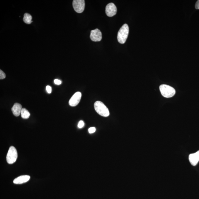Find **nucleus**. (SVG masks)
<instances>
[{
	"label": "nucleus",
	"mask_w": 199,
	"mask_h": 199,
	"mask_svg": "<svg viewBox=\"0 0 199 199\" xmlns=\"http://www.w3.org/2000/svg\"><path fill=\"white\" fill-rule=\"evenodd\" d=\"M129 28L127 24H124L120 28L118 33L117 39L118 42L120 44L125 43L128 38Z\"/></svg>",
	"instance_id": "nucleus-1"
},
{
	"label": "nucleus",
	"mask_w": 199,
	"mask_h": 199,
	"mask_svg": "<svg viewBox=\"0 0 199 199\" xmlns=\"http://www.w3.org/2000/svg\"><path fill=\"white\" fill-rule=\"evenodd\" d=\"M94 109L97 113L104 117H108L110 115L108 108L103 103L100 101H97L94 103Z\"/></svg>",
	"instance_id": "nucleus-2"
},
{
	"label": "nucleus",
	"mask_w": 199,
	"mask_h": 199,
	"mask_svg": "<svg viewBox=\"0 0 199 199\" xmlns=\"http://www.w3.org/2000/svg\"><path fill=\"white\" fill-rule=\"evenodd\" d=\"M159 88L161 95L166 98H170L175 95V90L170 86L162 84L160 86Z\"/></svg>",
	"instance_id": "nucleus-3"
},
{
	"label": "nucleus",
	"mask_w": 199,
	"mask_h": 199,
	"mask_svg": "<svg viewBox=\"0 0 199 199\" xmlns=\"http://www.w3.org/2000/svg\"><path fill=\"white\" fill-rule=\"evenodd\" d=\"M18 158V152L16 149L11 146L8 149L7 154L6 160L9 164H12L16 162Z\"/></svg>",
	"instance_id": "nucleus-4"
},
{
	"label": "nucleus",
	"mask_w": 199,
	"mask_h": 199,
	"mask_svg": "<svg viewBox=\"0 0 199 199\" xmlns=\"http://www.w3.org/2000/svg\"><path fill=\"white\" fill-rule=\"evenodd\" d=\"M73 6L74 11L78 13H81L85 8V1L84 0H74L73 1Z\"/></svg>",
	"instance_id": "nucleus-5"
},
{
	"label": "nucleus",
	"mask_w": 199,
	"mask_h": 199,
	"mask_svg": "<svg viewBox=\"0 0 199 199\" xmlns=\"http://www.w3.org/2000/svg\"><path fill=\"white\" fill-rule=\"evenodd\" d=\"M117 12V7L113 3L108 4L106 6V13L107 16H113L116 14Z\"/></svg>",
	"instance_id": "nucleus-6"
},
{
	"label": "nucleus",
	"mask_w": 199,
	"mask_h": 199,
	"mask_svg": "<svg viewBox=\"0 0 199 199\" xmlns=\"http://www.w3.org/2000/svg\"><path fill=\"white\" fill-rule=\"evenodd\" d=\"M81 97V93L80 92H77L74 94L70 99L69 103L72 107L76 106L79 103Z\"/></svg>",
	"instance_id": "nucleus-7"
},
{
	"label": "nucleus",
	"mask_w": 199,
	"mask_h": 199,
	"mask_svg": "<svg viewBox=\"0 0 199 199\" xmlns=\"http://www.w3.org/2000/svg\"><path fill=\"white\" fill-rule=\"evenodd\" d=\"M90 38L91 40L94 42L100 41L102 39V33L98 29L91 30L90 35Z\"/></svg>",
	"instance_id": "nucleus-8"
},
{
	"label": "nucleus",
	"mask_w": 199,
	"mask_h": 199,
	"mask_svg": "<svg viewBox=\"0 0 199 199\" xmlns=\"http://www.w3.org/2000/svg\"><path fill=\"white\" fill-rule=\"evenodd\" d=\"M188 158L190 162L192 165H197L199 161V151L190 154Z\"/></svg>",
	"instance_id": "nucleus-9"
},
{
	"label": "nucleus",
	"mask_w": 199,
	"mask_h": 199,
	"mask_svg": "<svg viewBox=\"0 0 199 199\" xmlns=\"http://www.w3.org/2000/svg\"><path fill=\"white\" fill-rule=\"evenodd\" d=\"M30 178V177L28 175L20 176L14 180L13 183L15 184H22L29 181Z\"/></svg>",
	"instance_id": "nucleus-10"
},
{
	"label": "nucleus",
	"mask_w": 199,
	"mask_h": 199,
	"mask_svg": "<svg viewBox=\"0 0 199 199\" xmlns=\"http://www.w3.org/2000/svg\"><path fill=\"white\" fill-rule=\"evenodd\" d=\"M22 109V106L21 104L18 103H16L11 108V111L14 115L18 117L21 114Z\"/></svg>",
	"instance_id": "nucleus-11"
},
{
	"label": "nucleus",
	"mask_w": 199,
	"mask_h": 199,
	"mask_svg": "<svg viewBox=\"0 0 199 199\" xmlns=\"http://www.w3.org/2000/svg\"><path fill=\"white\" fill-rule=\"evenodd\" d=\"M32 17L30 14L25 13L24 14V18L23 20L24 22L27 24H30L33 22L32 21Z\"/></svg>",
	"instance_id": "nucleus-12"
},
{
	"label": "nucleus",
	"mask_w": 199,
	"mask_h": 199,
	"mask_svg": "<svg viewBox=\"0 0 199 199\" xmlns=\"http://www.w3.org/2000/svg\"><path fill=\"white\" fill-rule=\"evenodd\" d=\"M21 117L23 118L28 119L29 118L30 113L29 111L25 108H22L21 112Z\"/></svg>",
	"instance_id": "nucleus-13"
},
{
	"label": "nucleus",
	"mask_w": 199,
	"mask_h": 199,
	"mask_svg": "<svg viewBox=\"0 0 199 199\" xmlns=\"http://www.w3.org/2000/svg\"><path fill=\"white\" fill-rule=\"evenodd\" d=\"M6 77L5 73L2 70H0V79L1 80L4 79Z\"/></svg>",
	"instance_id": "nucleus-14"
},
{
	"label": "nucleus",
	"mask_w": 199,
	"mask_h": 199,
	"mask_svg": "<svg viewBox=\"0 0 199 199\" xmlns=\"http://www.w3.org/2000/svg\"><path fill=\"white\" fill-rule=\"evenodd\" d=\"M84 121L81 120V121H80L78 123V127L79 128H81L84 126Z\"/></svg>",
	"instance_id": "nucleus-15"
},
{
	"label": "nucleus",
	"mask_w": 199,
	"mask_h": 199,
	"mask_svg": "<svg viewBox=\"0 0 199 199\" xmlns=\"http://www.w3.org/2000/svg\"><path fill=\"white\" fill-rule=\"evenodd\" d=\"M88 131L89 132L90 134H92V133H93L95 132V131H96V129L95 128V127H91V128H90L89 129Z\"/></svg>",
	"instance_id": "nucleus-16"
},
{
	"label": "nucleus",
	"mask_w": 199,
	"mask_h": 199,
	"mask_svg": "<svg viewBox=\"0 0 199 199\" xmlns=\"http://www.w3.org/2000/svg\"><path fill=\"white\" fill-rule=\"evenodd\" d=\"M46 89V91L48 93H51V92H52V88H51L50 86H47Z\"/></svg>",
	"instance_id": "nucleus-17"
},
{
	"label": "nucleus",
	"mask_w": 199,
	"mask_h": 199,
	"mask_svg": "<svg viewBox=\"0 0 199 199\" xmlns=\"http://www.w3.org/2000/svg\"><path fill=\"white\" fill-rule=\"evenodd\" d=\"M54 82L55 84L57 85H60L62 83V81L59 80L58 79H56L54 81Z\"/></svg>",
	"instance_id": "nucleus-18"
},
{
	"label": "nucleus",
	"mask_w": 199,
	"mask_h": 199,
	"mask_svg": "<svg viewBox=\"0 0 199 199\" xmlns=\"http://www.w3.org/2000/svg\"><path fill=\"white\" fill-rule=\"evenodd\" d=\"M195 8L196 9H199V0L196 3Z\"/></svg>",
	"instance_id": "nucleus-19"
}]
</instances>
